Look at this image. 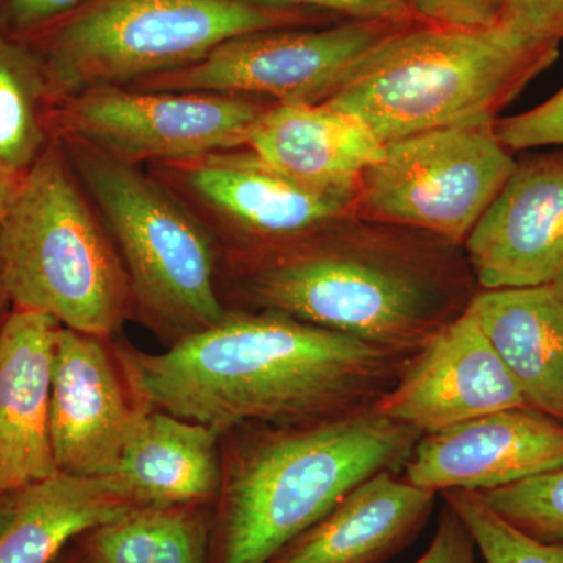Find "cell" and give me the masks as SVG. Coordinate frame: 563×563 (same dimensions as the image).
<instances>
[{
  "instance_id": "obj_19",
  "label": "cell",
  "mask_w": 563,
  "mask_h": 563,
  "mask_svg": "<svg viewBox=\"0 0 563 563\" xmlns=\"http://www.w3.org/2000/svg\"><path fill=\"white\" fill-rule=\"evenodd\" d=\"M470 309L528 406L563 421V276L539 287L479 290Z\"/></svg>"
},
{
  "instance_id": "obj_6",
  "label": "cell",
  "mask_w": 563,
  "mask_h": 563,
  "mask_svg": "<svg viewBox=\"0 0 563 563\" xmlns=\"http://www.w3.org/2000/svg\"><path fill=\"white\" fill-rule=\"evenodd\" d=\"M329 14L244 0H88L40 33L52 103L187 68L225 41L269 29L324 27Z\"/></svg>"
},
{
  "instance_id": "obj_23",
  "label": "cell",
  "mask_w": 563,
  "mask_h": 563,
  "mask_svg": "<svg viewBox=\"0 0 563 563\" xmlns=\"http://www.w3.org/2000/svg\"><path fill=\"white\" fill-rule=\"evenodd\" d=\"M472 533L484 563H563V542L533 539L499 517L476 492H442Z\"/></svg>"
},
{
  "instance_id": "obj_12",
  "label": "cell",
  "mask_w": 563,
  "mask_h": 563,
  "mask_svg": "<svg viewBox=\"0 0 563 563\" xmlns=\"http://www.w3.org/2000/svg\"><path fill=\"white\" fill-rule=\"evenodd\" d=\"M523 407L531 409L470 306L415 352L373 404L376 412L421 433Z\"/></svg>"
},
{
  "instance_id": "obj_2",
  "label": "cell",
  "mask_w": 563,
  "mask_h": 563,
  "mask_svg": "<svg viewBox=\"0 0 563 563\" xmlns=\"http://www.w3.org/2000/svg\"><path fill=\"white\" fill-rule=\"evenodd\" d=\"M235 263L236 287L255 309L401 351L420 350L479 291L463 247L355 214L239 252Z\"/></svg>"
},
{
  "instance_id": "obj_21",
  "label": "cell",
  "mask_w": 563,
  "mask_h": 563,
  "mask_svg": "<svg viewBox=\"0 0 563 563\" xmlns=\"http://www.w3.org/2000/svg\"><path fill=\"white\" fill-rule=\"evenodd\" d=\"M117 477L57 473L0 495V563H54L85 532L135 507Z\"/></svg>"
},
{
  "instance_id": "obj_5",
  "label": "cell",
  "mask_w": 563,
  "mask_h": 563,
  "mask_svg": "<svg viewBox=\"0 0 563 563\" xmlns=\"http://www.w3.org/2000/svg\"><path fill=\"white\" fill-rule=\"evenodd\" d=\"M0 290L14 309L101 339L135 309L120 255L62 143L22 176L0 221Z\"/></svg>"
},
{
  "instance_id": "obj_28",
  "label": "cell",
  "mask_w": 563,
  "mask_h": 563,
  "mask_svg": "<svg viewBox=\"0 0 563 563\" xmlns=\"http://www.w3.org/2000/svg\"><path fill=\"white\" fill-rule=\"evenodd\" d=\"M499 29L523 40L563 43V0H504Z\"/></svg>"
},
{
  "instance_id": "obj_22",
  "label": "cell",
  "mask_w": 563,
  "mask_h": 563,
  "mask_svg": "<svg viewBox=\"0 0 563 563\" xmlns=\"http://www.w3.org/2000/svg\"><path fill=\"white\" fill-rule=\"evenodd\" d=\"M49 103L38 51L0 29V169L22 176L46 151Z\"/></svg>"
},
{
  "instance_id": "obj_33",
  "label": "cell",
  "mask_w": 563,
  "mask_h": 563,
  "mask_svg": "<svg viewBox=\"0 0 563 563\" xmlns=\"http://www.w3.org/2000/svg\"><path fill=\"white\" fill-rule=\"evenodd\" d=\"M24 176V174H22ZM21 174H14L0 169V221L5 217L9 211L11 202H13L14 196H16L18 188H20Z\"/></svg>"
},
{
  "instance_id": "obj_11",
  "label": "cell",
  "mask_w": 563,
  "mask_h": 563,
  "mask_svg": "<svg viewBox=\"0 0 563 563\" xmlns=\"http://www.w3.org/2000/svg\"><path fill=\"white\" fill-rule=\"evenodd\" d=\"M166 184L231 232L240 252L295 242L354 217L357 187L325 188L277 172L252 151L155 163Z\"/></svg>"
},
{
  "instance_id": "obj_30",
  "label": "cell",
  "mask_w": 563,
  "mask_h": 563,
  "mask_svg": "<svg viewBox=\"0 0 563 563\" xmlns=\"http://www.w3.org/2000/svg\"><path fill=\"white\" fill-rule=\"evenodd\" d=\"M413 16L432 24L492 29L498 24L504 0H406Z\"/></svg>"
},
{
  "instance_id": "obj_4",
  "label": "cell",
  "mask_w": 563,
  "mask_h": 563,
  "mask_svg": "<svg viewBox=\"0 0 563 563\" xmlns=\"http://www.w3.org/2000/svg\"><path fill=\"white\" fill-rule=\"evenodd\" d=\"M559 47L498 25L450 27L415 18L352 62L318 103L357 118L384 144L437 129L493 124L558 60Z\"/></svg>"
},
{
  "instance_id": "obj_3",
  "label": "cell",
  "mask_w": 563,
  "mask_h": 563,
  "mask_svg": "<svg viewBox=\"0 0 563 563\" xmlns=\"http://www.w3.org/2000/svg\"><path fill=\"white\" fill-rule=\"evenodd\" d=\"M246 429L222 462L209 563H269L363 481L401 472L422 435L373 406Z\"/></svg>"
},
{
  "instance_id": "obj_35",
  "label": "cell",
  "mask_w": 563,
  "mask_h": 563,
  "mask_svg": "<svg viewBox=\"0 0 563 563\" xmlns=\"http://www.w3.org/2000/svg\"><path fill=\"white\" fill-rule=\"evenodd\" d=\"M0 295H2V290H0Z\"/></svg>"
},
{
  "instance_id": "obj_13",
  "label": "cell",
  "mask_w": 563,
  "mask_h": 563,
  "mask_svg": "<svg viewBox=\"0 0 563 563\" xmlns=\"http://www.w3.org/2000/svg\"><path fill=\"white\" fill-rule=\"evenodd\" d=\"M106 340L66 328L57 333L49 431L58 473L113 477L143 409Z\"/></svg>"
},
{
  "instance_id": "obj_31",
  "label": "cell",
  "mask_w": 563,
  "mask_h": 563,
  "mask_svg": "<svg viewBox=\"0 0 563 563\" xmlns=\"http://www.w3.org/2000/svg\"><path fill=\"white\" fill-rule=\"evenodd\" d=\"M88 0H0V29L9 35H40Z\"/></svg>"
},
{
  "instance_id": "obj_26",
  "label": "cell",
  "mask_w": 563,
  "mask_h": 563,
  "mask_svg": "<svg viewBox=\"0 0 563 563\" xmlns=\"http://www.w3.org/2000/svg\"><path fill=\"white\" fill-rule=\"evenodd\" d=\"M209 504L168 507L151 563H209Z\"/></svg>"
},
{
  "instance_id": "obj_8",
  "label": "cell",
  "mask_w": 563,
  "mask_h": 563,
  "mask_svg": "<svg viewBox=\"0 0 563 563\" xmlns=\"http://www.w3.org/2000/svg\"><path fill=\"white\" fill-rule=\"evenodd\" d=\"M493 124L437 129L385 143L383 157L358 180L355 217L463 247L517 166Z\"/></svg>"
},
{
  "instance_id": "obj_25",
  "label": "cell",
  "mask_w": 563,
  "mask_h": 563,
  "mask_svg": "<svg viewBox=\"0 0 563 563\" xmlns=\"http://www.w3.org/2000/svg\"><path fill=\"white\" fill-rule=\"evenodd\" d=\"M168 507L135 506L76 542L92 563H151Z\"/></svg>"
},
{
  "instance_id": "obj_34",
  "label": "cell",
  "mask_w": 563,
  "mask_h": 563,
  "mask_svg": "<svg viewBox=\"0 0 563 563\" xmlns=\"http://www.w3.org/2000/svg\"><path fill=\"white\" fill-rule=\"evenodd\" d=\"M54 563H92L91 559L84 553V550L74 542Z\"/></svg>"
},
{
  "instance_id": "obj_20",
  "label": "cell",
  "mask_w": 563,
  "mask_h": 563,
  "mask_svg": "<svg viewBox=\"0 0 563 563\" xmlns=\"http://www.w3.org/2000/svg\"><path fill=\"white\" fill-rule=\"evenodd\" d=\"M247 150L277 172L325 188L357 187L383 157L384 143L363 122L324 103H276Z\"/></svg>"
},
{
  "instance_id": "obj_15",
  "label": "cell",
  "mask_w": 563,
  "mask_h": 563,
  "mask_svg": "<svg viewBox=\"0 0 563 563\" xmlns=\"http://www.w3.org/2000/svg\"><path fill=\"white\" fill-rule=\"evenodd\" d=\"M561 466L563 421L523 407L422 433L404 466V477L437 493L485 492Z\"/></svg>"
},
{
  "instance_id": "obj_32",
  "label": "cell",
  "mask_w": 563,
  "mask_h": 563,
  "mask_svg": "<svg viewBox=\"0 0 563 563\" xmlns=\"http://www.w3.org/2000/svg\"><path fill=\"white\" fill-rule=\"evenodd\" d=\"M472 533L457 514L444 504L439 528L426 553L415 563H477Z\"/></svg>"
},
{
  "instance_id": "obj_7",
  "label": "cell",
  "mask_w": 563,
  "mask_h": 563,
  "mask_svg": "<svg viewBox=\"0 0 563 563\" xmlns=\"http://www.w3.org/2000/svg\"><path fill=\"white\" fill-rule=\"evenodd\" d=\"M62 144L120 255L133 307L174 342L221 321L218 254L199 218L133 163L84 141Z\"/></svg>"
},
{
  "instance_id": "obj_10",
  "label": "cell",
  "mask_w": 563,
  "mask_h": 563,
  "mask_svg": "<svg viewBox=\"0 0 563 563\" xmlns=\"http://www.w3.org/2000/svg\"><path fill=\"white\" fill-rule=\"evenodd\" d=\"M409 21H343L320 29L251 32L225 41L187 68L136 81L131 88L318 103L352 62Z\"/></svg>"
},
{
  "instance_id": "obj_16",
  "label": "cell",
  "mask_w": 563,
  "mask_h": 563,
  "mask_svg": "<svg viewBox=\"0 0 563 563\" xmlns=\"http://www.w3.org/2000/svg\"><path fill=\"white\" fill-rule=\"evenodd\" d=\"M60 328L49 314L18 309L0 328V495L58 473L49 407Z\"/></svg>"
},
{
  "instance_id": "obj_17",
  "label": "cell",
  "mask_w": 563,
  "mask_h": 563,
  "mask_svg": "<svg viewBox=\"0 0 563 563\" xmlns=\"http://www.w3.org/2000/svg\"><path fill=\"white\" fill-rule=\"evenodd\" d=\"M435 498L399 473L373 474L269 563H383L413 542Z\"/></svg>"
},
{
  "instance_id": "obj_9",
  "label": "cell",
  "mask_w": 563,
  "mask_h": 563,
  "mask_svg": "<svg viewBox=\"0 0 563 563\" xmlns=\"http://www.w3.org/2000/svg\"><path fill=\"white\" fill-rule=\"evenodd\" d=\"M269 109L244 96L99 87L58 102L52 121L60 139L136 165L246 147Z\"/></svg>"
},
{
  "instance_id": "obj_14",
  "label": "cell",
  "mask_w": 563,
  "mask_h": 563,
  "mask_svg": "<svg viewBox=\"0 0 563 563\" xmlns=\"http://www.w3.org/2000/svg\"><path fill=\"white\" fill-rule=\"evenodd\" d=\"M481 290L539 287L563 276V151L517 162L463 243Z\"/></svg>"
},
{
  "instance_id": "obj_1",
  "label": "cell",
  "mask_w": 563,
  "mask_h": 563,
  "mask_svg": "<svg viewBox=\"0 0 563 563\" xmlns=\"http://www.w3.org/2000/svg\"><path fill=\"white\" fill-rule=\"evenodd\" d=\"M415 352L257 310L228 312L161 354L120 346L117 355L144 406L224 435L246 426L303 424L372 407Z\"/></svg>"
},
{
  "instance_id": "obj_29",
  "label": "cell",
  "mask_w": 563,
  "mask_h": 563,
  "mask_svg": "<svg viewBox=\"0 0 563 563\" xmlns=\"http://www.w3.org/2000/svg\"><path fill=\"white\" fill-rule=\"evenodd\" d=\"M268 9L303 10L329 14L339 21H409L406 0H244Z\"/></svg>"
},
{
  "instance_id": "obj_24",
  "label": "cell",
  "mask_w": 563,
  "mask_h": 563,
  "mask_svg": "<svg viewBox=\"0 0 563 563\" xmlns=\"http://www.w3.org/2000/svg\"><path fill=\"white\" fill-rule=\"evenodd\" d=\"M476 493L499 517L533 539L563 542V466L521 483Z\"/></svg>"
},
{
  "instance_id": "obj_18",
  "label": "cell",
  "mask_w": 563,
  "mask_h": 563,
  "mask_svg": "<svg viewBox=\"0 0 563 563\" xmlns=\"http://www.w3.org/2000/svg\"><path fill=\"white\" fill-rule=\"evenodd\" d=\"M222 433L143 406L113 477L136 506L177 507L217 501Z\"/></svg>"
},
{
  "instance_id": "obj_27",
  "label": "cell",
  "mask_w": 563,
  "mask_h": 563,
  "mask_svg": "<svg viewBox=\"0 0 563 563\" xmlns=\"http://www.w3.org/2000/svg\"><path fill=\"white\" fill-rule=\"evenodd\" d=\"M493 129L496 139L510 152L563 146V88L525 113L498 118Z\"/></svg>"
}]
</instances>
